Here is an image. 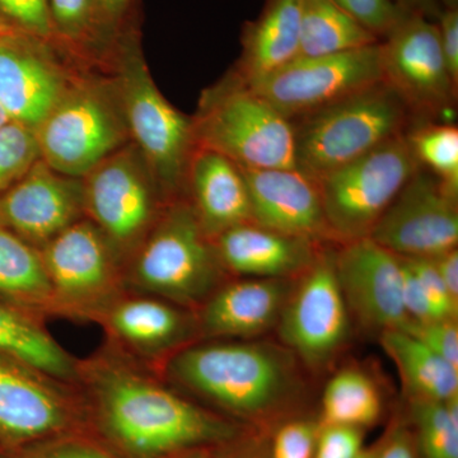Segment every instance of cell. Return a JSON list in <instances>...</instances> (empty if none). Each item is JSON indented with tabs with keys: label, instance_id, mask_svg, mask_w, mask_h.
<instances>
[{
	"label": "cell",
	"instance_id": "obj_1",
	"mask_svg": "<svg viewBox=\"0 0 458 458\" xmlns=\"http://www.w3.org/2000/svg\"><path fill=\"white\" fill-rule=\"evenodd\" d=\"M84 433L119 458L213 447L243 426L190 400L114 352L80 361Z\"/></svg>",
	"mask_w": 458,
	"mask_h": 458
},
{
	"label": "cell",
	"instance_id": "obj_2",
	"mask_svg": "<svg viewBox=\"0 0 458 458\" xmlns=\"http://www.w3.org/2000/svg\"><path fill=\"white\" fill-rule=\"evenodd\" d=\"M164 369L205 408L243 427L271 433L286 419L304 414L298 360L285 346L207 340L174 352Z\"/></svg>",
	"mask_w": 458,
	"mask_h": 458
},
{
	"label": "cell",
	"instance_id": "obj_3",
	"mask_svg": "<svg viewBox=\"0 0 458 458\" xmlns=\"http://www.w3.org/2000/svg\"><path fill=\"white\" fill-rule=\"evenodd\" d=\"M98 64L119 98L131 141L140 150L167 203L185 197L190 159L197 149L192 117L172 106L153 82L140 29L122 33Z\"/></svg>",
	"mask_w": 458,
	"mask_h": 458
},
{
	"label": "cell",
	"instance_id": "obj_4",
	"mask_svg": "<svg viewBox=\"0 0 458 458\" xmlns=\"http://www.w3.org/2000/svg\"><path fill=\"white\" fill-rule=\"evenodd\" d=\"M213 240L188 198L165 205L149 233L125 265V284L183 309H199L223 284Z\"/></svg>",
	"mask_w": 458,
	"mask_h": 458
},
{
	"label": "cell",
	"instance_id": "obj_5",
	"mask_svg": "<svg viewBox=\"0 0 458 458\" xmlns=\"http://www.w3.org/2000/svg\"><path fill=\"white\" fill-rule=\"evenodd\" d=\"M291 123L295 167L316 180L405 135L414 120L382 81Z\"/></svg>",
	"mask_w": 458,
	"mask_h": 458
},
{
	"label": "cell",
	"instance_id": "obj_6",
	"mask_svg": "<svg viewBox=\"0 0 458 458\" xmlns=\"http://www.w3.org/2000/svg\"><path fill=\"white\" fill-rule=\"evenodd\" d=\"M191 117L197 147L242 168H297L292 123L232 71L203 90Z\"/></svg>",
	"mask_w": 458,
	"mask_h": 458
},
{
	"label": "cell",
	"instance_id": "obj_7",
	"mask_svg": "<svg viewBox=\"0 0 458 458\" xmlns=\"http://www.w3.org/2000/svg\"><path fill=\"white\" fill-rule=\"evenodd\" d=\"M33 132L42 161L75 179L131 143L110 78L77 69Z\"/></svg>",
	"mask_w": 458,
	"mask_h": 458
},
{
	"label": "cell",
	"instance_id": "obj_8",
	"mask_svg": "<svg viewBox=\"0 0 458 458\" xmlns=\"http://www.w3.org/2000/svg\"><path fill=\"white\" fill-rule=\"evenodd\" d=\"M419 168L405 135H401L316 179L325 218L337 245L369 237Z\"/></svg>",
	"mask_w": 458,
	"mask_h": 458
},
{
	"label": "cell",
	"instance_id": "obj_9",
	"mask_svg": "<svg viewBox=\"0 0 458 458\" xmlns=\"http://www.w3.org/2000/svg\"><path fill=\"white\" fill-rule=\"evenodd\" d=\"M82 185L84 216L104 233L125 267L167 200L132 143L90 170Z\"/></svg>",
	"mask_w": 458,
	"mask_h": 458
},
{
	"label": "cell",
	"instance_id": "obj_10",
	"mask_svg": "<svg viewBox=\"0 0 458 458\" xmlns=\"http://www.w3.org/2000/svg\"><path fill=\"white\" fill-rule=\"evenodd\" d=\"M55 316L98 321L123 294L125 267L89 219L83 218L40 250Z\"/></svg>",
	"mask_w": 458,
	"mask_h": 458
},
{
	"label": "cell",
	"instance_id": "obj_11",
	"mask_svg": "<svg viewBox=\"0 0 458 458\" xmlns=\"http://www.w3.org/2000/svg\"><path fill=\"white\" fill-rule=\"evenodd\" d=\"M382 81L414 122H454L458 87L445 66L436 21L403 13L379 42Z\"/></svg>",
	"mask_w": 458,
	"mask_h": 458
},
{
	"label": "cell",
	"instance_id": "obj_12",
	"mask_svg": "<svg viewBox=\"0 0 458 458\" xmlns=\"http://www.w3.org/2000/svg\"><path fill=\"white\" fill-rule=\"evenodd\" d=\"M73 387L0 352V447L5 454L84 433L82 397Z\"/></svg>",
	"mask_w": 458,
	"mask_h": 458
},
{
	"label": "cell",
	"instance_id": "obj_13",
	"mask_svg": "<svg viewBox=\"0 0 458 458\" xmlns=\"http://www.w3.org/2000/svg\"><path fill=\"white\" fill-rule=\"evenodd\" d=\"M280 339L309 369H327L351 337V313L335 270V245L321 250L286 301L278 325Z\"/></svg>",
	"mask_w": 458,
	"mask_h": 458
},
{
	"label": "cell",
	"instance_id": "obj_14",
	"mask_svg": "<svg viewBox=\"0 0 458 458\" xmlns=\"http://www.w3.org/2000/svg\"><path fill=\"white\" fill-rule=\"evenodd\" d=\"M379 42L333 55L295 57L249 86L292 122L382 82Z\"/></svg>",
	"mask_w": 458,
	"mask_h": 458
},
{
	"label": "cell",
	"instance_id": "obj_15",
	"mask_svg": "<svg viewBox=\"0 0 458 458\" xmlns=\"http://www.w3.org/2000/svg\"><path fill=\"white\" fill-rule=\"evenodd\" d=\"M80 63L56 42L0 25V107L35 131Z\"/></svg>",
	"mask_w": 458,
	"mask_h": 458
},
{
	"label": "cell",
	"instance_id": "obj_16",
	"mask_svg": "<svg viewBox=\"0 0 458 458\" xmlns=\"http://www.w3.org/2000/svg\"><path fill=\"white\" fill-rule=\"evenodd\" d=\"M457 199L432 172L419 168L369 238L406 259H434L457 249Z\"/></svg>",
	"mask_w": 458,
	"mask_h": 458
},
{
	"label": "cell",
	"instance_id": "obj_17",
	"mask_svg": "<svg viewBox=\"0 0 458 458\" xmlns=\"http://www.w3.org/2000/svg\"><path fill=\"white\" fill-rule=\"evenodd\" d=\"M335 270L349 313L360 327L382 334L408 324L400 256L360 238L336 245Z\"/></svg>",
	"mask_w": 458,
	"mask_h": 458
},
{
	"label": "cell",
	"instance_id": "obj_18",
	"mask_svg": "<svg viewBox=\"0 0 458 458\" xmlns=\"http://www.w3.org/2000/svg\"><path fill=\"white\" fill-rule=\"evenodd\" d=\"M83 218L82 179L59 174L41 158L0 195V225L38 250Z\"/></svg>",
	"mask_w": 458,
	"mask_h": 458
},
{
	"label": "cell",
	"instance_id": "obj_19",
	"mask_svg": "<svg viewBox=\"0 0 458 458\" xmlns=\"http://www.w3.org/2000/svg\"><path fill=\"white\" fill-rule=\"evenodd\" d=\"M252 222L289 236L334 243L318 182L298 168H242Z\"/></svg>",
	"mask_w": 458,
	"mask_h": 458
},
{
	"label": "cell",
	"instance_id": "obj_20",
	"mask_svg": "<svg viewBox=\"0 0 458 458\" xmlns=\"http://www.w3.org/2000/svg\"><path fill=\"white\" fill-rule=\"evenodd\" d=\"M98 321L114 345L150 360H167L198 335L195 313L153 295L122 294Z\"/></svg>",
	"mask_w": 458,
	"mask_h": 458
},
{
	"label": "cell",
	"instance_id": "obj_21",
	"mask_svg": "<svg viewBox=\"0 0 458 458\" xmlns=\"http://www.w3.org/2000/svg\"><path fill=\"white\" fill-rule=\"evenodd\" d=\"M295 279L241 278L223 283L198 309L205 340H251L278 325Z\"/></svg>",
	"mask_w": 458,
	"mask_h": 458
},
{
	"label": "cell",
	"instance_id": "obj_22",
	"mask_svg": "<svg viewBox=\"0 0 458 458\" xmlns=\"http://www.w3.org/2000/svg\"><path fill=\"white\" fill-rule=\"evenodd\" d=\"M225 270L241 278L297 279L325 246L289 236L254 222L223 232L213 240Z\"/></svg>",
	"mask_w": 458,
	"mask_h": 458
},
{
	"label": "cell",
	"instance_id": "obj_23",
	"mask_svg": "<svg viewBox=\"0 0 458 458\" xmlns=\"http://www.w3.org/2000/svg\"><path fill=\"white\" fill-rule=\"evenodd\" d=\"M185 197L210 240L252 222L251 203L240 165L214 150L197 147L186 174Z\"/></svg>",
	"mask_w": 458,
	"mask_h": 458
},
{
	"label": "cell",
	"instance_id": "obj_24",
	"mask_svg": "<svg viewBox=\"0 0 458 458\" xmlns=\"http://www.w3.org/2000/svg\"><path fill=\"white\" fill-rule=\"evenodd\" d=\"M301 16L302 0H264L260 14L242 27V51L232 72L251 84L298 57Z\"/></svg>",
	"mask_w": 458,
	"mask_h": 458
},
{
	"label": "cell",
	"instance_id": "obj_25",
	"mask_svg": "<svg viewBox=\"0 0 458 458\" xmlns=\"http://www.w3.org/2000/svg\"><path fill=\"white\" fill-rule=\"evenodd\" d=\"M0 302L41 318L55 316L40 250L0 225Z\"/></svg>",
	"mask_w": 458,
	"mask_h": 458
},
{
	"label": "cell",
	"instance_id": "obj_26",
	"mask_svg": "<svg viewBox=\"0 0 458 458\" xmlns=\"http://www.w3.org/2000/svg\"><path fill=\"white\" fill-rule=\"evenodd\" d=\"M0 352L26 361L65 384L77 386L74 360L42 325L41 318L0 302Z\"/></svg>",
	"mask_w": 458,
	"mask_h": 458
},
{
	"label": "cell",
	"instance_id": "obj_27",
	"mask_svg": "<svg viewBox=\"0 0 458 458\" xmlns=\"http://www.w3.org/2000/svg\"><path fill=\"white\" fill-rule=\"evenodd\" d=\"M394 361L408 400L447 401L458 396V369L401 328L379 334Z\"/></svg>",
	"mask_w": 458,
	"mask_h": 458
},
{
	"label": "cell",
	"instance_id": "obj_28",
	"mask_svg": "<svg viewBox=\"0 0 458 458\" xmlns=\"http://www.w3.org/2000/svg\"><path fill=\"white\" fill-rule=\"evenodd\" d=\"M381 38L333 0H302L300 55L324 56L363 49Z\"/></svg>",
	"mask_w": 458,
	"mask_h": 458
},
{
	"label": "cell",
	"instance_id": "obj_29",
	"mask_svg": "<svg viewBox=\"0 0 458 458\" xmlns=\"http://www.w3.org/2000/svg\"><path fill=\"white\" fill-rule=\"evenodd\" d=\"M384 399L369 373L355 367L340 369L325 386L319 424L369 429L384 417Z\"/></svg>",
	"mask_w": 458,
	"mask_h": 458
},
{
	"label": "cell",
	"instance_id": "obj_30",
	"mask_svg": "<svg viewBox=\"0 0 458 458\" xmlns=\"http://www.w3.org/2000/svg\"><path fill=\"white\" fill-rule=\"evenodd\" d=\"M403 417L412 428L420 458H458V396L408 400Z\"/></svg>",
	"mask_w": 458,
	"mask_h": 458
},
{
	"label": "cell",
	"instance_id": "obj_31",
	"mask_svg": "<svg viewBox=\"0 0 458 458\" xmlns=\"http://www.w3.org/2000/svg\"><path fill=\"white\" fill-rule=\"evenodd\" d=\"M55 40L81 62L96 64L102 54L98 0H47Z\"/></svg>",
	"mask_w": 458,
	"mask_h": 458
},
{
	"label": "cell",
	"instance_id": "obj_32",
	"mask_svg": "<svg viewBox=\"0 0 458 458\" xmlns=\"http://www.w3.org/2000/svg\"><path fill=\"white\" fill-rule=\"evenodd\" d=\"M412 155L458 197V128L454 123L414 122L405 132Z\"/></svg>",
	"mask_w": 458,
	"mask_h": 458
},
{
	"label": "cell",
	"instance_id": "obj_33",
	"mask_svg": "<svg viewBox=\"0 0 458 458\" xmlns=\"http://www.w3.org/2000/svg\"><path fill=\"white\" fill-rule=\"evenodd\" d=\"M35 132L9 122L0 128V195L40 159Z\"/></svg>",
	"mask_w": 458,
	"mask_h": 458
},
{
	"label": "cell",
	"instance_id": "obj_34",
	"mask_svg": "<svg viewBox=\"0 0 458 458\" xmlns=\"http://www.w3.org/2000/svg\"><path fill=\"white\" fill-rule=\"evenodd\" d=\"M318 430V418L306 412L286 419L270 433L271 458H313Z\"/></svg>",
	"mask_w": 458,
	"mask_h": 458
},
{
	"label": "cell",
	"instance_id": "obj_35",
	"mask_svg": "<svg viewBox=\"0 0 458 458\" xmlns=\"http://www.w3.org/2000/svg\"><path fill=\"white\" fill-rule=\"evenodd\" d=\"M5 454L7 458H119L86 433L66 434Z\"/></svg>",
	"mask_w": 458,
	"mask_h": 458
},
{
	"label": "cell",
	"instance_id": "obj_36",
	"mask_svg": "<svg viewBox=\"0 0 458 458\" xmlns=\"http://www.w3.org/2000/svg\"><path fill=\"white\" fill-rule=\"evenodd\" d=\"M0 25L56 42L47 0H0Z\"/></svg>",
	"mask_w": 458,
	"mask_h": 458
},
{
	"label": "cell",
	"instance_id": "obj_37",
	"mask_svg": "<svg viewBox=\"0 0 458 458\" xmlns=\"http://www.w3.org/2000/svg\"><path fill=\"white\" fill-rule=\"evenodd\" d=\"M401 330L414 336L428 349L458 369L457 319H433L427 322L409 319Z\"/></svg>",
	"mask_w": 458,
	"mask_h": 458
},
{
	"label": "cell",
	"instance_id": "obj_38",
	"mask_svg": "<svg viewBox=\"0 0 458 458\" xmlns=\"http://www.w3.org/2000/svg\"><path fill=\"white\" fill-rule=\"evenodd\" d=\"M348 12L358 22L384 38L396 26L405 12L401 11L394 0H333Z\"/></svg>",
	"mask_w": 458,
	"mask_h": 458
},
{
	"label": "cell",
	"instance_id": "obj_39",
	"mask_svg": "<svg viewBox=\"0 0 458 458\" xmlns=\"http://www.w3.org/2000/svg\"><path fill=\"white\" fill-rule=\"evenodd\" d=\"M364 432L340 424H319L313 458H357L364 450Z\"/></svg>",
	"mask_w": 458,
	"mask_h": 458
},
{
	"label": "cell",
	"instance_id": "obj_40",
	"mask_svg": "<svg viewBox=\"0 0 458 458\" xmlns=\"http://www.w3.org/2000/svg\"><path fill=\"white\" fill-rule=\"evenodd\" d=\"M98 4L99 40L104 54L117 36L140 27L138 0H98Z\"/></svg>",
	"mask_w": 458,
	"mask_h": 458
},
{
	"label": "cell",
	"instance_id": "obj_41",
	"mask_svg": "<svg viewBox=\"0 0 458 458\" xmlns=\"http://www.w3.org/2000/svg\"><path fill=\"white\" fill-rule=\"evenodd\" d=\"M403 259L408 262L419 283L423 286L437 318L439 319H457L458 302L451 297L447 288L443 284L432 259Z\"/></svg>",
	"mask_w": 458,
	"mask_h": 458
},
{
	"label": "cell",
	"instance_id": "obj_42",
	"mask_svg": "<svg viewBox=\"0 0 458 458\" xmlns=\"http://www.w3.org/2000/svg\"><path fill=\"white\" fill-rule=\"evenodd\" d=\"M213 458H271L270 433L243 428L236 436L212 447Z\"/></svg>",
	"mask_w": 458,
	"mask_h": 458
},
{
	"label": "cell",
	"instance_id": "obj_43",
	"mask_svg": "<svg viewBox=\"0 0 458 458\" xmlns=\"http://www.w3.org/2000/svg\"><path fill=\"white\" fill-rule=\"evenodd\" d=\"M375 458H420L414 432L403 415L394 418L377 441Z\"/></svg>",
	"mask_w": 458,
	"mask_h": 458
},
{
	"label": "cell",
	"instance_id": "obj_44",
	"mask_svg": "<svg viewBox=\"0 0 458 458\" xmlns=\"http://www.w3.org/2000/svg\"><path fill=\"white\" fill-rule=\"evenodd\" d=\"M400 259L403 262V302L409 319L419 322L439 319L414 271L409 267L408 262L403 258Z\"/></svg>",
	"mask_w": 458,
	"mask_h": 458
},
{
	"label": "cell",
	"instance_id": "obj_45",
	"mask_svg": "<svg viewBox=\"0 0 458 458\" xmlns=\"http://www.w3.org/2000/svg\"><path fill=\"white\" fill-rule=\"evenodd\" d=\"M436 22L448 74L458 87V8H442Z\"/></svg>",
	"mask_w": 458,
	"mask_h": 458
},
{
	"label": "cell",
	"instance_id": "obj_46",
	"mask_svg": "<svg viewBox=\"0 0 458 458\" xmlns=\"http://www.w3.org/2000/svg\"><path fill=\"white\" fill-rule=\"evenodd\" d=\"M434 267L441 276L443 284L447 288L448 293L458 302V251L450 250L432 259Z\"/></svg>",
	"mask_w": 458,
	"mask_h": 458
},
{
	"label": "cell",
	"instance_id": "obj_47",
	"mask_svg": "<svg viewBox=\"0 0 458 458\" xmlns=\"http://www.w3.org/2000/svg\"><path fill=\"white\" fill-rule=\"evenodd\" d=\"M394 4L405 13L420 14L437 21L442 11L441 0H394Z\"/></svg>",
	"mask_w": 458,
	"mask_h": 458
},
{
	"label": "cell",
	"instance_id": "obj_48",
	"mask_svg": "<svg viewBox=\"0 0 458 458\" xmlns=\"http://www.w3.org/2000/svg\"><path fill=\"white\" fill-rule=\"evenodd\" d=\"M170 458H213L212 447H198L180 452Z\"/></svg>",
	"mask_w": 458,
	"mask_h": 458
},
{
	"label": "cell",
	"instance_id": "obj_49",
	"mask_svg": "<svg viewBox=\"0 0 458 458\" xmlns=\"http://www.w3.org/2000/svg\"><path fill=\"white\" fill-rule=\"evenodd\" d=\"M377 452V442L375 445H369V447H364V450L360 452V456L357 458H375Z\"/></svg>",
	"mask_w": 458,
	"mask_h": 458
},
{
	"label": "cell",
	"instance_id": "obj_50",
	"mask_svg": "<svg viewBox=\"0 0 458 458\" xmlns=\"http://www.w3.org/2000/svg\"><path fill=\"white\" fill-rule=\"evenodd\" d=\"M442 8H458V0H441Z\"/></svg>",
	"mask_w": 458,
	"mask_h": 458
},
{
	"label": "cell",
	"instance_id": "obj_51",
	"mask_svg": "<svg viewBox=\"0 0 458 458\" xmlns=\"http://www.w3.org/2000/svg\"><path fill=\"white\" fill-rule=\"evenodd\" d=\"M9 122H11V120H9L8 114L4 113V110H3L2 107H0V128Z\"/></svg>",
	"mask_w": 458,
	"mask_h": 458
},
{
	"label": "cell",
	"instance_id": "obj_52",
	"mask_svg": "<svg viewBox=\"0 0 458 458\" xmlns=\"http://www.w3.org/2000/svg\"><path fill=\"white\" fill-rule=\"evenodd\" d=\"M0 458H7V454H5V452L2 447H0Z\"/></svg>",
	"mask_w": 458,
	"mask_h": 458
}]
</instances>
